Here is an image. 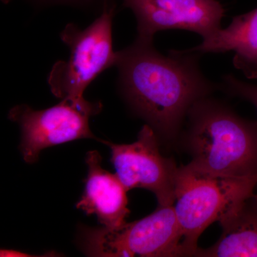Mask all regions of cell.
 Returning a JSON list of instances; mask_svg holds the SVG:
<instances>
[{"label": "cell", "instance_id": "6da1fadb", "mask_svg": "<svg viewBox=\"0 0 257 257\" xmlns=\"http://www.w3.org/2000/svg\"><path fill=\"white\" fill-rule=\"evenodd\" d=\"M125 94L149 125L167 138L178 133L193 105L213 89L198 68L194 53L172 51L166 57L141 40L118 52Z\"/></svg>", "mask_w": 257, "mask_h": 257}, {"label": "cell", "instance_id": "7a4b0ae2", "mask_svg": "<svg viewBox=\"0 0 257 257\" xmlns=\"http://www.w3.org/2000/svg\"><path fill=\"white\" fill-rule=\"evenodd\" d=\"M189 114L191 163L220 175L257 174V122L241 119L205 98L196 102Z\"/></svg>", "mask_w": 257, "mask_h": 257}, {"label": "cell", "instance_id": "3957f363", "mask_svg": "<svg viewBox=\"0 0 257 257\" xmlns=\"http://www.w3.org/2000/svg\"><path fill=\"white\" fill-rule=\"evenodd\" d=\"M256 185L257 174L220 175L191 162L179 168L173 206L182 230V256H194L203 231L246 204Z\"/></svg>", "mask_w": 257, "mask_h": 257}, {"label": "cell", "instance_id": "277c9868", "mask_svg": "<svg viewBox=\"0 0 257 257\" xmlns=\"http://www.w3.org/2000/svg\"><path fill=\"white\" fill-rule=\"evenodd\" d=\"M112 8L104 12L85 30L67 25L61 39L69 47L68 60L59 61L52 67L48 83L54 95L75 104L89 102L84 92L103 71L117 64L119 53L112 45Z\"/></svg>", "mask_w": 257, "mask_h": 257}, {"label": "cell", "instance_id": "5b68a950", "mask_svg": "<svg viewBox=\"0 0 257 257\" xmlns=\"http://www.w3.org/2000/svg\"><path fill=\"white\" fill-rule=\"evenodd\" d=\"M83 251L90 256H182V233L174 206L116 228H84Z\"/></svg>", "mask_w": 257, "mask_h": 257}, {"label": "cell", "instance_id": "8992f818", "mask_svg": "<svg viewBox=\"0 0 257 257\" xmlns=\"http://www.w3.org/2000/svg\"><path fill=\"white\" fill-rule=\"evenodd\" d=\"M100 102L75 104L62 99L57 105L35 110L25 104L14 106L9 118L21 128L20 150L24 160L35 163L40 152L48 147L96 138L89 127V118L101 110Z\"/></svg>", "mask_w": 257, "mask_h": 257}, {"label": "cell", "instance_id": "52a82bcc", "mask_svg": "<svg viewBox=\"0 0 257 257\" xmlns=\"http://www.w3.org/2000/svg\"><path fill=\"white\" fill-rule=\"evenodd\" d=\"M111 150V162L126 190L142 188L156 196L158 207L173 205L178 169L161 155L156 132L144 125L138 140L128 145L101 141Z\"/></svg>", "mask_w": 257, "mask_h": 257}, {"label": "cell", "instance_id": "ba28073f", "mask_svg": "<svg viewBox=\"0 0 257 257\" xmlns=\"http://www.w3.org/2000/svg\"><path fill=\"white\" fill-rule=\"evenodd\" d=\"M138 20V38L152 40L157 32L188 30L203 39L221 28L224 15L216 0H123Z\"/></svg>", "mask_w": 257, "mask_h": 257}, {"label": "cell", "instance_id": "9c48e42d", "mask_svg": "<svg viewBox=\"0 0 257 257\" xmlns=\"http://www.w3.org/2000/svg\"><path fill=\"white\" fill-rule=\"evenodd\" d=\"M101 160L100 154L96 150L87 152L85 188L76 207L87 215H96L103 226L119 227L126 222L130 213L127 191L116 174L104 170Z\"/></svg>", "mask_w": 257, "mask_h": 257}, {"label": "cell", "instance_id": "30bf717a", "mask_svg": "<svg viewBox=\"0 0 257 257\" xmlns=\"http://www.w3.org/2000/svg\"><path fill=\"white\" fill-rule=\"evenodd\" d=\"M187 53H224L234 51L233 64L249 79H257V8L236 16L227 28H219Z\"/></svg>", "mask_w": 257, "mask_h": 257}, {"label": "cell", "instance_id": "8fae6325", "mask_svg": "<svg viewBox=\"0 0 257 257\" xmlns=\"http://www.w3.org/2000/svg\"><path fill=\"white\" fill-rule=\"evenodd\" d=\"M220 238L209 248L198 247L193 256L257 257V212L243 204L219 221Z\"/></svg>", "mask_w": 257, "mask_h": 257}, {"label": "cell", "instance_id": "7c38bea8", "mask_svg": "<svg viewBox=\"0 0 257 257\" xmlns=\"http://www.w3.org/2000/svg\"><path fill=\"white\" fill-rule=\"evenodd\" d=\"M224 84L228 92L249 101L257 109V85L242 82L233 75L225 76Z\"/></svg>", "mask_w": 257, "mask_h": 257}, {"label": "cell", "instance_id": "4fadbf2b", "mask_svg": "<svg viewBox=\"0 0 257 257\" xmlns=\"http://www.w3.org/2000/svg\"><path fill=\"white\" fill-rule=\"evenodd\" d=\"M250 200H251V204H250V206H251V207L252 208L253 210H255L257 212V194L256 195H253L252 197L250 198Z\"/></svg>", "mask_w": 257, "mask_h": 257}]
</instances>
